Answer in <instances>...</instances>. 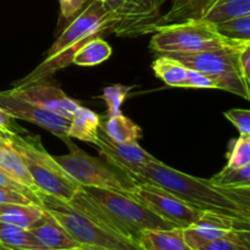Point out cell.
I'll return each mask as SVG.
<instances>
[{
    "label": "cell",
    "mask_w": 250,
    "mask_h": 250,
    "mask_svg": "<svg viewBox=\"0 0 250 250\" xmlns=\"http://www.w3.org/2000/svg\"><path fill=\"white\" fill-rule=\"evenodd\" d=\"M42 207L73 239L89 250H143L138 242L122 236L102 216L94 203L80 188L70 200L59 199L39 190Z\"/></svg>",
    "instance_id": "1"
},
{
    "label": "cell",
    "mask_w": 250,
    "mask_h": 250,
    "mask_svg": "<svg viewBox=\"0 0 250 250\" xmlns=\"http://www.w3.org/2000/svg\"><path fill=\"white\" fill-rule=\"evenodd\" d=\"M137 183H151L168 190L187 204L203 210L222 215L232 220L244 221L238 207L225 195L210 180L194 177L170 167L158 159L142 167L133 176Z\"/></svg>",
    "instance_id": "2"
},
{
    "label": "cell",
    "mask_w": 250,
    "mask_h": 250,
    "mask_svg": "<svg viewBox=\"0 0 250 250\" xmlns=\"http://www.w3.org/2000/svg\"><path fill=\"white\" fill-rule=\"evenodd\" d=\"M21 156L33 183L41 192L70 202L81 186L66 173L43 146L41 137L10 133L2 136Z\"/></svg>",
    "instance_id": "3"
},
{
    "label": "cell",
    "mask_w": 250,
    "mask_h": 250,
    "mask_svg": "<svg viewBox=\"0 0 250 250\" xmlns=\"http://www.w3.org/2000/svg\"><path fill=\"white\" fill-rule=\"evenodd\" d=\"M82 189L99 209L103 217L127 238L138 242L139 234L146 229L176 227L129 195L94 187H82Z\"/></svg>",
    "instance_id": "4"
},
{
    "label": "cell",
    "mask_w": 250,
    "mask_h": 250,
    "mask_svg": "<svg viewBox=\"0 0 250 250\" xmlns=\"http://www.w3.org/2000/svg\"><path fill=\"white\" fill-rule=\"evenodd\" d=\"M242 44L221 36L215 24L197 19L159 27L150 39V49L160 55L199 53Z\"/></svg>",
    "instance_id": "5"
},
{
    "label": "cell",
    "mask_w": 250,
    "mask_h": 250,
    "mask_svg": "<svg viewBox=\"0 0 250 250\" xmlns=\"http://www.w3.org/2000/svg\"><path fill=\"white\" fill-rule=\"evenodd\" d=\"M66 144L70 149L68 154L54 156V159L81 187L102 188L131 197L132 190L137 186L131 176L106 160L93 158L71 141Z\"/></svg>",
    "instance_id": "6"
},
{
    "label": "cell",
    "mask_w": 250,
    "mask_h": 250,
    "mask_svg": "<svg viewBox=\"0 0 250 250\" xmlns=\"http://www.w3.org/2000/svg\"><path fill=\"white\" fill-rule=\"evenodd\" d=\"M244 44L216 50L167 55L178 60L189 70L209 76L216 83L217 89L226 90L250 102V90L244 82L239 66V50Z\"/></svg>",
    "instance_id": "7"
},
{
    "label": "cell",
    "mask_w": 250,
    "mask_h": 250,
    "mask_svg": "<svg viewBox=\"0 0 250 250\" xmlns=\"http://www.w3.org/2000/svg\"><path fill=\"white\" fill-rule=\"evenodd\" d=\"M165 0H106L104 2L111 19L109 31L119 37L153 34L160 20V7Z\"/></svg>",
    "instance_id": "8"
},
{
    "label": "cell",
    "mask_w": 250,
    "mask_h": 250,
    "mask_svg": "<svg viewBox=\"0 0 250 250\" xmlns=\"http://www.w3.org/2000/svg\"><path fill=\"white\" fill-rule=\"evenodd\" d=\"M131 197L161 219L180 229L194 224L205 212L187 204L168 190L151 183H137Z\"/></svg>",
    "instance_id": "9"
},
{
    "label": "cell",
    "mask_w": 250,
    "mask_h": 250,
    "mask_svg": "<svg viewBox=\"0 0 250 250\" xmlns=\"http://www.w3.org/2000/svg\"><path fill=\"white\" fill-rule=\"evenodd\" d=\"M111 19L105 9L104 2L93 0L87 7L63 29L46 53L45 58H53L62 51L75 46H81L90 39L109 31Z\"/></svg>",
    "instance_id": "10"
},
{
    "label": "cell",
    "mask_w": 250,
    "mask_h": 250,
    "mask_svg": "<svg viewBox=\"0 0 250 250\" xmlns=\"http://www.w3.org/2000/svg\"><path fill=\"white\" fill-rule=\"evenodd\" d=\"M0 109L4 110L12 119L38 125L54 136L62 139L65 143L70 142L67 136L70 120L17 97L10 89L0 92Z\"/></svg>",
    "instance_id": "11"
},
{
    "label": "cell",
    "mask_w": 250,
    "mask_h": 250,
    "mask_svg": "<svg viewBox=\"0 0 250 250\" xmlns=\"http://www.w3.org/2000/svg\"><path fill=\"white\" fill-rule=\"evenodd\" d=\"M93 146H97L104 160L116 166L131 177H133L142 167L155 160L151 154L139 146L138 142L129 144L116 143L111 141L102 129L99 131L97 142Z\"/></svg>",
    "instance_id": "12"
},
{
    "label": "cell",
    "mask_w": 250,
    "mask_h": 250,
    "mask_svg": "<svg viewBox=\"0 0 250 250\" xmlns=\"http://www.w3.org/2000/svg\"><path fill=\"white\" fill-rule=\"evenodd\" d=\"M10 90L17 97L39 105L43 109L67 120H71L76 110L81 106L80 103L71 99L59 87L49 83H43L42 81L31 84L15 85Z\"/></svg>",
    "instance_id": "13"
},
{
    "label": "cell",
    "mask_w": 250,
    "mask_h": 250,
    "mask_svg": "<svg viewBox=\"0 0 250 250\" xmlns=\"http://www.w3.org/2000/svg\"><path fill=\"white\" fill-rule=\"evenodd\" d=\"M182 232L188 246L193 250H198L215 239L231 234L233 232V220L205 211L198 221L182 229Z\"/></svg>",
    "instance_id": "14"
},
{
    "label": "cell",
    "mask_w": 250,
    "mask_h": 250,
    "mask_svg": "<svg viewBox=\"0 0 250 250\" xmlns=\"http://www.w3.org/2000/svg\"><path fill=\"white\" fill-rule=\"evenodd\" d=\"M45 250H67L80 248V244L71 237V234L45 211L44 216L31 229Z\"/></svg>",
    "instance_id": "15"
},
{
    "label": "cell",
    "mask_w": 250,
    "mask_h": 250,
    "mask_svg": "<svg viewBox=\"0 0 250 250\" xmlns=\"http://www.w3.org/2000/svg\"><path fill=\"white\" fill-rule=\"evenodd\" d=\"M138 244L143 250H193L186 242L180 227L146 229L139 234Z\"/></svg>",
    "instance_id": "16"
},
{
    "label": "cell",
    "mask_w": 250,
    "mask_h": 250,
    "mask_svg": "<svg viewBox=\"0 0 250 250\" xmlns=\"http://www.w3.org/2000/svg\"><path fill=\"white\" fill-rule=\"evenodd\" d=\"M0 168L7 176L23 185L24 187L33 190L34 193L39 192L21 156L16 153V150L10 146L9 142L4 137H0Z\"/></svg>",
    "instance_id": "17"
},
{
    "label": "cell",
    "mask_w": 250,
    "mask_h": 250,
    "mask_svg": "<svg viewBox=\"0 0 250 250\" xmlns=\"http://www.w3.org/2000/svg\"><path fill=\"white\" fill-rule=\"evenodd\" d=\"M100 131V117L94 111L80 106L70 120L68 138L80 139L82 142L94 144Z\"/></svg>",
    "instance_id": "18"
},
{
    "label": "cell",
    "mask_w": 250,
    "mask_h": 250,
    "mask_svg": "<svg viewBox=\"0 0 250 250\" xmlns=\"http://www.w3.org/2000/svg\"><path fill=\"white\" fill-rule=\"evenodd\" d=\"M45 214L36 204H0V221L21 229H31Z\"/></svg>",
    "instance_id": "19"
},
{
    "label": "cell",
    "mask_w": 250,
    "mask_h": 250,
    "mask_svg": "<svg viewBox=\"0 0 250 250\" xmlns=\"http://www.w3.org/2000/svg\"><path fill=\"white\" fill-rule=\"evenodd\" d=\"M100 129L111 141L121 144L137 143L143 137L141 127L122 114L109 116L105 124L100 122Z\"/></svg>",
    "instance_id": "20"
},
{
    "label": "cell",
    "mask_w": 250,
    "mask_h": 250,
    "mask_svg": "<svg viewBox=\"0 0 250 250\" xmlns=\"http://www.w3.org/2000/svg\"><path fill=\"white\" fill-rule=\"evenodd\" d=\"M156 77L166 83L170 87L186 88L188 68L183 63L168 55H160L151 63Z\"/></svg>",
    "instance_id": "21"
},
{
    "label": "cell",
    "mask_w": 250,
    "mask_h": 250,
    "mask_svg": "<svg viewBox=\"0 0 250 250\" xmlns=\"http://www.w3.org/2000/svg\"><path fill=\"white\" fill-rule=\"evenodd\" d=\"M0 243L15 250H45L31 229L0 221Z\"/></svg>",
    "instance_id": "22"
},
{
    "label": "cell",
    "mask_w": 250,
    "mask_h": 250,
    "mask_svg": "<svg viewBox=\"0 0 250 250\" xmlns=\"http://www.w3.org/2000/svg\"><path fill=\"white\" fill-rule=\"evenodd\" d=\"M111 46L102 38L90 39L75 53L72 63L77 66H95L104 62L111 56Z\"/></svg>",
    "instance_id": "23"
},
{
    "label": "cell",
    "mask_w": 250,
    "mask_h": 250,
    "mask_svg": "<svg viewBox=\"0 0 250 250\" xmlns=\"http://www.w3.org/2000/svg\"><path fill=\"white\" fill-rule=\"evenodd\" d=\"M250 14V0H220L200 19L209 23L216 24L226 20Z\"/></svg>",
    "instance_id": "24"
},
{
    "label": "cell",
    "mask_w": 250,
    "mask_h": 250,
    "mask_svg": "<svg viewBox=\"0 0 250 250\" xmlns=\"http://www.w3.org/2000/svg\"><path fill=\"white\" fill-rule=\"evenodd\" d=\"M217 32L229 41L250 42V14L234 17L215 24Z\"/></svg>",
    "instance_id": "25"
},
{
    "label": "cell",
    "mask_w": 250,
    "mask_h": 250,
    "mask_svg": "<svg viewBox=\"0 0 250 250\" xmlns=\"http://www.w3.org/2000/svg\"><path fill=\"white\" fill-rule=\"evenodd\" d=\"M210 182L220 187H250V164L239 168L225 167Z\"/></svg>",
    "instance_id": "26"
},
{
    "label": "cell",
    "mask_w": 250,
    "mask_h": 250,
    "mask_svg": "<svg viewBox=\"0 0 250 250\" xmlns=\"http://www.w3.org/2000/svg\"><path fill=\"white\" fill-rule=\"evenodd\" d=\"M132 89H133V85L124 84H114L104 88L103 94L99 95L98 98L104 100L107 104V114H109V116L122 114L121 106Z\"/></svg>",
    "instance_id": "27"
},
{
    "label": "cell",
    "mask_w": 250,
    "mask_h": 250,
    "mask_svg": "<svg viewBox=\"0 0 250 250\" xmlns=\"http://www.w3.org/2000/svg\"><path fill=\"white\" fill-rule=\"evenodd\" d=\"M219 1L220 0H188L185 6L167 22V24L177 23L186 20L200 19Z\"/></svg>",
    "instance_id": "28"
},
{
    "label": "cell",
    "mask_w": 250,
    "mask_h": 250,
    "mask_svg": "<svg viewBox=\"0 0 250 250\" xmlns=\"http://www.w3.org/2000/svg\"><path fill=\"white\" fill-rule=\"evenodd\" d=\"M250 164V137L241 134L234 142L232 150L229 155V163L226 167L239 168Z\"/></svg>",
    "instance_id": "29"
},
{
    "label": "cell",
    "mask_w": 250,
    "mask_h": 250,
    "mask_svg": "<svg viewBox=\"0 0 250 250\" xmlns=\"http://www.w3.org/2000/svg\"><path fill=\"white\" fill-rule=\"evenodd\" d=\"M216 187L238 207L244 221L250 222V187Z\"/></svg>",
    "instance_id": "30"
},
{
    "label": "cell",
    "mask_w": 250,
    "mask_h": 250,
    "mask_svg": "<svg viewBox=\"0 0 250 250\" xmlns=\"http://www.w3.org/2000/svg\"><path fill=\"white\" fill-rule=\"evenodd\" d=\"M224 115L238 129L239 133L250 137V110L231 109Z\"/></svg>",
    "instance_id": "31"
},
{
    "label": "cell",
    "mask_w": 250,
    "mask_h": 250,
    "mask_svg": "<svg viewBox=\"0 0 250 250\" xmlns=\"http://www.w3.org/2000/svg\"><path fill=\"white\" fill-rule=\"evenodd\" d=\"M244 246L239 242V239L237 238L234 231L231 234L226 237H222V238L215 239V241L210 242V243L205 244L204 247H202L198 250H243Z\"/></svg>",
    "instance_id": "32"
},
{
    "label": "cell",
    "mask_w": 250,
    "mask_h": 250,
    "mask_svg": "<svg viewBox=\"0 0 250 250\" xmlns=\"http://www.w3.org/2000/svg\"><path fill=\"white\" fill-rule=\"evenodd\" d=\"M186 88H197V89H217L216 83L212 78L207 76L205 73L199 72L195 70H189L188 68L187 82H186Z\"/></svg>",
    "instance_id": "33"
},
{
    "label": "cell",
    "mask_w": 250,
    "mask_h": 250,
    "mask_svg": "<svg viewBox=\"0 0 250 250\" xmlns=\"http://www.w3.org/2000/svg\"><path fill=\"white\" fill-rule=\"evenodd\" d=\"M0 186H1V187H5V188H10V189H14V190H16V192H20V193H22V194L27 195V197L31 198V199L33 200L37 205H41L42 207V203H41V199H39V197H38V193H34L33 190H31L29 188L24 187L23 185L19 183L17 181H15L14 178H11L10 176H7L6 173L1 170V168H0Z\"/></svg>",
    "instance_id": "34"
},
{
    "label": "cell",
    "mask_w": 250,
    "mask_h": 250,
    "mask_svg": "<svg viewBox=\"0 0 250 250\" xmlns=\"http://www.w3.org/2000/svg\"><path fill=\"white\" fill-rule=\"evenodd\" d=\"M0 204H36V203L22 193L0 186Z\"/></svg>",
    "instance_id": "35"
},
{
    "label": "cell",
    "mask_w": 250,
    "mask_h": 250,
    "mask_svg": "<svg viewBox=\"0 0 250 250\" xmlns=\"http://www.w3.org/2000/svg\"><path fill=\"white\" fill-rule=\"evenodd\" d=\"M10 133H17V134H24L26 131L17 126L15 119H12L10 115H7L4 110L0 109V134L1 136H6Z\"/></svg>",
    "instance_id": "36"
},
{
    "label": "cell",
    "mask_w": 250,
    "mask_h": 250,
    "mask_svg": "<svg viewBox=\"0 0 250 250\" xmlns=\"http://www.w3.org/2000/svg\"><path fill=\"white\" fill-rule=\"evenodd\" d=\"M239 66L244 82L250 90V42H247L239 50Z\"/></svg>",
    "instance_id": "37"
},
{
    "label": "cell",
    "mask_w": 250,
    "mask_h": 250,
    "mask_svg": "<svg viewBox=\"0 0 250 250\" xmlns=\"http://www.w3.org/2000/svg\"><path fill=\"white\" fill-rule=\"evenodd\" d=\"M233 231L239 242L250 249V222L233 220Z\"/></svg>",
    "instance_id": "38"
},
{
    "label": "cell",
    "mask_w": 250,
    "mask_h": 250,
    "mask_svg": "<svg viewBox=\"0 0 250 250\" xmlns=\"http://www.w3.org/2000/svg\"><path fill=\"white\" fill-rule=\"evenodd\" d=\"M85 0H60L61 15L65 19L75 16L78 11L83 7Z\"/></svg>",
    "instance_id": "39"
},
{
    "label": "cell",
    "mask_w": 250,
    "mask_h": 250,
    "mask_svg": "<svg viewBox=\"0 0 250 250\" xmlns=\"http://www.w3.org/2000/svg\"><path fill=\"white\" fill-rule=\"evenodd\" d=\"M188 0H171L170 10H168L165 15H161L160 20H159V22H158V27H156V29H158L159 27L167 24V22L170 21V20L172 19V17L175 16V15L177 14V12L180 11L183 6H185L186 2Z\"/></svg>",
    "instance_id": "40"
},
{
    "label": "cell",
    "mask_w": 250,
    "mask_h": 250,
    "mask_svg": "<svg viewBox=\"0 0 250 250\" xmlns=\"http://www.w3.org/2000/svg\"><path fill=\"white\" fill-rule=\"evenodd\" d=\"M67 250H89V249L83 248V247H80V248H73V249H67Z\"/></svg>",
    "instance_id": "41"
},
{
    "label": "cell",
    "mask_w": 250,
    "mask_h": 250,
    "mask_svg": "<svg viewBox=\"0 0 250 250\" xmlns=\"http://www.w3.org/2000/svg\"><path fill=\"white\" fill-rule=\"evenodd\" d=\"M99 1H102V2H105V1H106V0H99Z\"/></svg>",
    "instance_id": "42"
},
{
    "label": "cell",
    "mask_w": 250,
    "mask_h": 250,
    "mask_svg": "<svg viewBox=\"0 0 250 250\" xmlns=\"http://www.w3.org/2000/svg\"><path fill=\"white\" fill-rule=\"evenodd\" d=\"M243 250H250V249L247 248V247H244V249H243Z\"/></svg>",
    "instance_id": "43"
},
{
    "label": "cell",
    "mask_w": 250,
    "mask_h": 250,
    "mask_svg": "<svg viewBox=\"0 0 250 250\" xmlns=\"http://www.w3.org/2000/svg\"><path fill=\"white\" fill-rule=\"evenodd\" d=\"M0 137H2V136H1V134H0Z\"/></svg>",
    "instance_id": "44"
}]
</instances>
